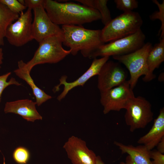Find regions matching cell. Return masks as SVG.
<instances>
[{
    "label": "cell",
    "instance_id": "4fadbf2b",
    "mask_svg": "<svg viewBox=\"0 0 164 164\" xmlns=\"http://www.w3.org/2000/svg\"><path fill=\"white\" fill-rule=\"evenodd\" d=\"M109 57L104 56L98 59H94L89 68L80 77L73 81L67 82V76L64 75L60 79L59 84L55 87L54 91L56 92L59 90V87L63 85V90L58 96L57 99L60 101L66 97L68 92L73 88L79 86H83L85 83L91 78L98 74L102 67L109 59Z\"/></svg>",
    "mask_w": 164,
    "mask_h": 164
},
{
    "label": "cell",
    "instance_id": "8fae6325",
    "mask_svg": "<svg viewBox=\"0 0 164 164\" xmlns=\"http://www.w3.org/2000/svg\"><path fill=\"white\" fill-rule=\"evenodd\" d=\"M127 77V72L119 63L108 60L98 75V88L100 92L108 90L124 83Z\"/></svg>",
    "mask_w": 164,
    "mask_h": 164
},
{
    "label": "cell",
    "instance_id": "f546056e",
    "mask_svg": "<svg viewBox=\"0 0 164 164\" xmlns=\"http://www.w3.org/2000/svg\"><path fill=\"white\" fill-rule=\"evenodd\" d=\"M3 53L2 49L0 48V69L1 67V65L2 63V60L3 59Z\"/></svg>",
    "mask_w": 164,
    "mask_h": 164
},
{
    "label": "cell",
    "instance_id": "cb8c5ba5",
    "mask_svg": "<svg viewBox=\"0 0 164 164\" xmlns=\"http://www.w3.org/2000/svg\"><path fill=\"white\" fill-rule=\"evenodd\" d=\"M0 2L6 5L11 11L20 14L27 7L17 0H0Z\"/></svg>",
    "mask_w": 164,
    "mask_h": 164
},
{
    "label": "cell",
    "instance_id": "44dd1931",
    "mask_svg": "<svg viewBox=\"0 0 164 164\" xmlns=\"http://www.w3.org/2000/svg\"><path fill=\"white\" fill-rule=\"evenodd\" d=\"M152 2L158 6L159 11L154 12L149 16V18L152 20H159L161 22L159 34H160V39L164 38V0L160 3L157 0H153Z\"/></svg>",
    "mask_w": 164,
    "mask_h": 164
},
{
    "label": "cell",
    "instance_id": "5b68a950",
    "mask_svg": "<svg viewBox=\"0 0 164 164\" xmlns=\"http://www.w3.org/2000/svg\"><path fill=\"white\" fill-rule=\"evenodd\" d=\"M152 47L151 43L147 42L133 52L112 56L114 59L124 64L128 70L130 78L128 81L132 90L142 76L144 75L143 80L145 82L153 79L149 73L147 63L148 54Z\"/></svg>",
    "mask_w": 164,
    "mask_h": 164
},
{
    "label": "cell",
    "instance_id": "9a60e30c",
    "mask_svg": "<svg viewBox=\"0 0 164 164\" xmlns=\"http://www.w3.org/2000/svg\"><path fill=\"white\" fill-rule=\"evenodd\" d=\"M114 143L122 153L128 154L125 162H121L120 164H153L150 160L151 150L145 146L142 145L135 146L125 145L117 141H115Z\"/></svg>",
    "mask_w": 164,
    "mask_h": 164
},
{
    "label": "cell",
    "instance_id": "52a82bcc",
    "mask_svg": "<svg viewBox=\"0 0 164 164\" xmlns=\"http://www.w3.org/2000/svg\"><path fill=\"white\" fill-rule=\"evenodd\" d=\"M125 109V122L132 132L145 128L153 119L151 104L141 96L133 97Z\"/></svg>",
    "mask_w": 164,
    "mask_h": 164
},
{
    "label": "cell",
    "instance_id": "7a4b0ae2",
    "mask_svg": "<svg viewBox=\"0 0 164 164\" xmlns=\"http://www.w3.org/2000/svg\"><path fill=\"white\" fill-rule=\"evenodd\" d=\"M63 44L69 48L70 53L76 55L80 51L85 57H89L100 46L105 44L102 41L101 30L84 28L82 25L62 26Z\"/></svg>",
    "mask_w": 164,
    "mask_h": 164
},
{
    "label": "cell",
    "instance_id": "ffe728a7",
    "mask_svg": "<svg viewBox=\"0 0 164 164\" xmlns=\"http://www.w3.org/2000/svg\"><path fill=\"white\" fill-rule=\"evenodd\" d=\"M75 1L98 11L101 15V22L104 26L112 19L107 5L108 0H77Z\"/></svg>",
    "mask_w": 164,
    "mask_h": 164
},
{
    "label": "cell",
    "instance_id": "83f0119b",
    "mask_svg": "<svg viewBox=\"0 0 164 164\" xmlns=\"http://www.w3.org/2000/svg\"><path fill=\"white\" fill-rule=\"evenodd\" d=\"M157 150L161 153H164V137H163L156 146Z\"/></svg>",
    "mask_w": 164,
    "mask_h": 164
},
{
    "label": "cell",
    "instance_id": "3957f363",
    "mask_svg": "<svg viewBox=\"0 0 164 164\" xmlns=\"http://www.w3.org/2000/svg\"><path fill=\"white\" fill-rule=\"evenodd\" d=\"M63 35L46 37L39 43V45L32 58L27 63L22 60L18 62L22 68L30 73L35 66L46 63H56L70 54V50L63 47Z\"/></svg>",
    "mask_w": 164,
    "mask_h": 164
},
{
    "label": "cell",
    "instance_id": "5bb4252c",
    "mask_svg": "<svg viewBox=\"0 0 164 164\" xmlns=\"http://www.w3.org/2000/svg\"><path fill=\"white\" fill-rule=\"evenodd\" d=\"M36 102L31 100L23 99L8 102L5 104V113H12L19 114L27 121L34 122L42 120V117L36 109Z\"/></svg>",
    "mask_w": 164,
    "mask_h": 164
},
{
    "label": "cell",
    "instance_id": "6da1fadb",
    "mask_svg": "<svg viewBox=\"0 0 164 164\" xmlns=\"http://www.w3.org/2000/svg\"><path fill=\"white\" fill-rule=\"evenodd\" d=\"M43 7L51 21L58 26L82 25L101 19L97 10L73 2L45 0Z\"/></svg>",
    "mask_w": 164,
    "mask_h": 164
},
{
    "label": "cell",
    "instance_id": "2e32d148",
    "mask_svg": "<svg viewBox=\"0 0 164 164\" xmlns=\"http://www.w3.org/2000/svg\"><path fill=\"white\" fill-rule=\"evenodd\" d=\"M164 137V108H161L157 118L154 121L153 124L149 132L138 139L139 144L145 146L151 150L156 146Z\"/></svg>",
    "mask_w": 164,
    "mask_h": 164
},
{
    "label": "cell",
    "instance_id": "ac0fdd59",
    "mask_svg": "<svg viewBox=\"0 0 164 164\" xmlns=\"http://www.w3.org/2000/svg\"><path fill=\"white\" fill-rule=\"evenodd\" d=\"M18 67V68L15 70L14 72L17 76L25 80L31 87L36 97V104L38 106L52 98L51 96L46 94L36 85L30 75V73L24 70L19 64Z\"/></svg>",
    "mask_w": 164,
    "mask_h": 164
},
{
    "label": "cell",
    "instance_id": "603a6c76",
    "mask_svg": "<svg viewBox=\"0 0 164 164\" xmlns=\"http://www.w3.org/2000/svg\"><path fill=\"white\" fill-rule=\"evenodd\" d=\"M116 7L124 12L132 11L138 7V2L136 0H114Z\"/></svg>",
    "mask_w": 164,
    "mask_h": 164
},
{
    "label": "cell",
    "instance_id": "ba28073f",
    "mask_svg": "<svg viewBox=\"0 0 164 164\" xmlns=\"http://www.w3.org/2000/svg\"><path fill=\"white\" fill-rule=\"evenodd\" d=\"M135 96L128 80L121 84L100 92V102L103 112L107 114L111 111H119L125 109L130 100Z\"/></svg>",
    "mask_w": 164,
    "mask_h": 164
},
{
    "label": "cell",
    "instance_id": "d4e9b609",
    "mask_svg": "<svg viewBox=\"0 0 164 164\" xmlns=\"http://www.w3.org/2000/svg\"><path fill=\"white\" fill-rule=\"evenodd\" d=\"M11 74V73L9 72L0 76V102L1 101L2 93L6 87L11 85H15L17 86L21 85V84L16 81L14 78L12 77L9 81H7L8 77Z\"/></svg>",
    "mask_w": 164,
    "mask_h": 164
},
{
    "label": "cell",
    "instance_id": "8992f818",
    "mask_svg": "<svg viewBox=\"0 0 164 164\" xmlns=\"http://www.w3.org/2000/svg\"><path fill=\"white\" fill-rule=\"evenodd\" d=\"M145 36L141 29L135 33L100 46L89 57H109L127 54L138 49L145 44Z\"/></svg>",
    "mask_w": 164,
    "mask_h": 164
},
{
    "label": "cell",
    "instance_id": "7402d4cb",
    "mask_svg": "<svg viewBox=\"0 0 164 164\" xmlns=\"http://www.w3.org/2000/svg\"><path fill=\"white\" fill-rule=\"evenodd\" d=\"M14 161L19 164H26L29 160L30 154L26 148L19 146L16 148L13 153Z\"/></svg>",
    "mask_w": 164,
    "mask_h": 164
},
{
    "label": "cell",
    "instance_id": "4316f807",
    "mask_svg": "<svg viewBox=\"0 0 164 164\" xmlns=\"http://www.w3.org/2000/svg\"><path fill=\"white\" fill-rule=\"evenodd\" d=\"M25 5L28 9H33L41 5L43 6L45 0H24Z\"/></svg>",
    "mask_w": 164,
    "mask_h": 164
},
{
    "label": "cell",
    "instance_id": "e0dca14e",
    "mask_svg": "<svg viewBox=\"0 0 164 164\" xmlns=\"http://www.w3.org/2000/svg\"><path fill=\"white\" fill-rule=\"evenodd\" d=\"M164 61V38L160 39L159 43L155 44L149 51L147 63L149 73L154 79L155 75V70L158 68Z\"/></svg>",
    "mask_w": 164,
    "mask_h": 164
},
{
    "label": "cell",
    "instance_id": "277c9868",
    "mask_svg": "<svg viewBox=\"0 0 164 164\" xmlns=\"http://www.w3.org/2000/svg\"><path fill=\"white\" fill-rule=\"evenodd\" d=\"M142 23L138 12H123L112 19L101 30L102 41L105 43L131 35L141 29Z\"/></svg>",
    "mask_w": 164,
    "mask_h": 164
},
{
    "label": "cell",
    "instance_id": "f1b7e54d",
    "mask_svg": "<svg viewBox=\"0 0 164 164\" xmlns=\"http://www.w3.org/2000/svg\"><path fill=\"white\" fill-rule=\"evenodd\" d=\"M96 164H104L101 158L99 156H97Z\"/></svg>",
    "mask_w": 164,
    "mask_h": 164
},
{
    "label": "cell",
    "instance_id": "30bf717a",
    "mask_svg": "<svg viewBox=\"0 0 164 164\" xmlns=\"http://www.w3.org/2000/svg\"><path fill=\"white\" fill-rule=\"evenodd\" d=\"M33 10L34 15L32 24L33 39L39 43L50 36L63 35L61 28L51 21L43 5Z\"/></svg>",
    "mask_w": 164,
    "mask_h": 164
},
{
    "label": "cell",
    "instance_id": "484cf974",
    "mask_svg": "<svg viewBox=\"0 0 164 164\" xmlns=\"http://www.w3.org/2000/svg\"><path fill=\"white\" fill-rule=\"evenodd\" d=\"M150 158L153 164H164V155L157 150L151 151Z\"/></svg>",
    "mask_w": 164,
    "mask_h": 164
},
{
    "label": "cell",
    "instance_id": "d6986e66",
    "mask_svg": "<svg viewBox=\"0 0 164 164\" xmlns=\"http://www.w3.org/2000/svg\"><path fill=\"white\" fill-rule=\"evenodd\" d=\"M19 16V14L12 12L0 2V46L4 44V39L8 27Z\"/></svg>",
    "mask_w": 164,
    "mask_h": 164
},
{
    "label": "cell",
    "instance_id": "7c38bea8",
    "mask_svg": "<svg viewBox=\"0 0 164 164\" xmlns=\"http://www.w3.org/2000/svg\"><path fill=\"white\" fill-rule=\"evenodd\" d=\"M63 148L72 164H96L97 156L80 138L71 136L64 143Z\"/></svg>",
    "mask_w": 164,
    "mask_h": 164
},
{
    "label": "cell",
    "instance_id": "9c48e42d",
    "mask_svg": "<svg viewBox=\"0 0 164 164\" xmlns=\"http://www.w3.org/2000/svg\"><path fill=\"white\" fill-rule=\"evenodd\" d=\"M19 14L18 19L8 27L5 36L10 44L16 47L22 46L33 39L32 10L28 9Z\"/></svg>",
    "mask_w": 164,
    "mask_h": 164
}]
</instances>
